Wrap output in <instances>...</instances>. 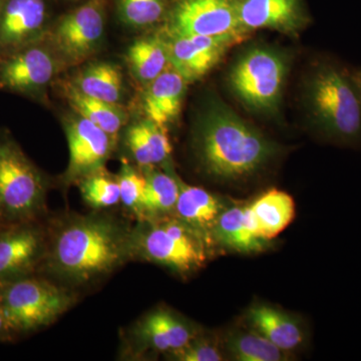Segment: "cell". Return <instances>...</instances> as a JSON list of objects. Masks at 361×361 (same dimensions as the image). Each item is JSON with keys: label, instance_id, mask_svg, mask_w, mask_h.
Here are the masks:
<instances>
[{"label": "cell", "instance_id": "6da1fadb", "mask_svg": "<svg viewBox=\"0 0 361 361\" xmlns=\"http://www.w3.org/2000/svg\"><path fill=\"white\" fill-rule=\"evenodd\" d=\"M106 211L47 216V251L37 274L80 293L133 261V226Z\"/></svg>", "mask_w": 361, "mask_h": 361}, {"label": "cell", "instance_id": "7a4b0ae2", "mask_svg": "<svg viewBox=\"0 0 361 361\" xmlns=\"http://www.w3.org/2000/svg\"><path fill=\"white\" fill-rule=\"evenodd\" d=\"M193 147L203 172L220 180L255 174L280 148L225 104L212 103L199 116Z\"/></svg>", "mask_w": 361, "mask_h": 361}, {"label": "cell", "instance_id": "3957f363", "mask_svg": "<svg viewBox=\"0 0 361 361\" xmlns=\"http://www.w3.org/2000/svg\"><path fill=\"white\" fill-rule=\"evenodd\" d=\"M306 99L313 125L325 137L343 145L361 142L358 73L334 61H322L308 78Z\"/></svg>", "mask_w": 361, "mask_h": 361}, {"label": "cell", "instance_id": "277c9868", "mask_svg": "<svg viewBox=\"0 0 361 361\" xmlns=\"http://www.w3.org/2000/svg\"><path fill=\"white\" fill-rule=\"evenodd\" d=\"M130 251L133 261L161 266L187 277L204 267L212 247L200 233L172 215L135 221Z\"/></svg>", "mask_w": 361, "mask_h": 361}, {"label": "cell", "instance_id": "5b68a950", "mask_svg": "<svg viewBox=\"0 0 361 361\" xmlns=\"http://www.w3.org/2000/svg\"><path fill=\"white\" fill-rule=\"evenodd\" d=\"M80 293L39 274L0 283V310L14 341L58 322Z\"/></svg>", "mask_w": 361, "mask_h": 361}, {"label": "cell", "instance_id": "8992f818", "mask_svg": "<svg viewBox=\"0 0 361 361\" xmlns=\"http://www.w3.org/2000/svg\"><path fill=\"white\" fill-rule=\"evenodd\" d=\"M51 182L7 130H0V220L26 222L47 217Z\"/></svg>", "mask_w": 361, "mask_h": 361}, {"label": "cell", "instance_id": "52a82bcc", "mask_svg": "<svg viewBox=\"0 0 361 361\" xmlns=\"http://www.w3.org/2000/svg\"><path fill=\"white\" fill-rule=\"evenodd\" d=\"M288 63L281 52L268 47L246 51L233 66L229 82L247 108L273 113L281 102Z\"/></svg>", "mask_w": 361, "mask_h": 361}, {"label": "cell", "instance_id": "ba28073f", "mask_svg": "<svg viewBox=\"0 0 361 361\" xmlns=\"http://www.w3.org/2000/svg\"><path fill=\"white\" fill-rule=\"evenodd\" d=\"M193 322L166 306H158L141 316L122 334L121 357L144 360L164 356L186 345L201 334Z\"/></svg>", "mask_w": 361, "mask_h": 361}, {"label": "cell", "instance_id": "9c48e42d", "mask_svg": "<svg viewBox=\"0 0 361 361\" xmlns=\"http://www.w3.org/2000/svg\"><path fill=\"white\" fill-rule=\"evenodd\" d=\"M106 4L84 0L51 25L45 39L63 65H80L99 51L106 30Z\"/></svg>", "mask_w": 361, "mask_h": 361}, {"label": "cell", "instance_id": "30bf717a", "mask_svg": "<svg viewBox=\"0 0 361 361\" xmlns=\"http://www.w3.org/2000/svg\"><path fill=\"white\" fill-rule=\"evenodd\" d=\"M63 66L47 39L0 59V90L42 101Z\"/></svg>", "mask_w": 361, "mask_h": 361}, {"label": "cell", "instance_id": "8fae6325", "mask_svg": "<svg viewBox=\"0 0 361 361\" xmlns=\"http://www.w3.org/2000/svg\"><path fill=\"white\" fill-rule=\"evenodd\" d=\"M239 0H174L167 18L169 35H204L238 40L246 35Z\"/></svg>", "mask_w": 361, "mask_h": 361}, {"label": "cell", "instance_id": "7c38bea8", "mask_svg": "<svg viewBox=\"0 0 361 361\" xmlns=\"http://www.w3.org/2000/svg\"><path fill=\"white\" fill-rule=\"evenodd\" d=\"M47 218L0 228V283L37 274L47 251Z\"/></svg>", "mask_w": 361, "mask_h": 361}, {"label": "cell", "instance_id": "4fadbf2b", "mask_svg": "<svg viewBox=\"0 0 361 361\" xmlns=\"http://www.w3.org/2000/svg\"><path fill=\"white\" fill-rule=\"evenodd\" d=\"M63 125L68 146V164L63 183L71 186L77 185L85 176L104 169L116 148V141L77 113L68 116Z\"/></svg>", "mask_w": 361, "mask_h": 361}, {"label": "cell", "instance_id": "5bb4252c", "mask_svg": "<svg viewBox=\"0 0 361 361\" xmlns=\"http://www.w3.org/2000/svg\"><path fill=\"white\" fill-rule=\"evenodd\" d=\"M51 25L49 0H2L0 59L45 39Z\"/></svg>", "mask_w": 361, "mask_h": 361}, {"label": "cell", "instance_id": "9a60e30c", "mask_svg": "<svg viewBox=\"0 0 361 361\" xmlns=\"http://www.w3.org/2000/svg\"><path fill=\"white\" fill-rule=\"evenodd\" d=\"M166 39L170 66L187 82L205 77L219 63L229 45L237 42L230 37L189 35H169Z\"/></svg>", "mask_w": 361, "mask_h": 361}, {"label": "cell", "instance_id": "2e32d148", "mask_svg": "<svg viewBox=\"0 0 361 361\" xmlns=\"http://www.w3.org/2000/svg\"><path fill=\"white\" fill-rule=\"evenodd\" d=\"M242 30H272L296 33L308 21L304 0H239Z\"/></svg>", "mask_w": 361, "mask_h": 361}, {"label": "cell", "instance_id": "e0dca14e", "mask_svg": "<svg viewBox=\"0 0 361 361\" xmlns=\"http://www.w3.org/2000/svg\"><path fill=\"white\" fill-rule=\"evenodd\" d=\"M211 242L213 248L220 247L239 254L259 253L270 245L258 234L249 205L228 206L216 221Z\"/></svg>", "mask_w": 361, "mask_h": 361}, {"label": "cell", "instance_id": "ac0fdd59", "mask_svg": "<svg viewBox=\"0 0 361 361\" xmlns=\"http://www.w3.org/2000/svg\"><path fill=\"white\" fill-rule=\"evenodd\" d=\"M187 84L177 71L169 66L146 85L142 97V110L146 118L163 128L174 123L182 110Z\"/></svg>", "mask_w": 361, "mask_h": 361}, {"label": "cell", "instance_id": "d6986e66", "mask_svg": "<svg viewBox=\"0 0 361 361\" xmlns=\"http://www.w3.org/2000/svg\"><path fill=\"white\" fill-rule=\"evenodd\" d=\"M179 188L174 216L200 233L213 249L211 232L216 221L229 205L217 195L204 188L188 185L180 178Z\"/></svg>", "mask_w": 361, "mask_h": 361}, {"label": "cell", "instance_id": "ffe728a7", "mask_svg": "<svg viewBox=\"0 0 361 361\" xmlns=\"http://www.w3.org/2000/svg\"><path fill=\"white\" fill-rule=\"evenodd\" d=\"M251 329L267 338L278 348L288 353L304 341V331L295 317L266 303H254L246 312Z\"/></svg>", "mask_w": 361, "mask_h": 361}, {"label": "cell", "instance_id": "44dd1931", "mask_svg": "<svg viewBox=\"0 0 361 361\" xmlns=\"http://www.w3.org/2000/svg\"><path fill=\"white\" fill-rule=\"evenodd\" d=\"M125 144L130 158L141 169L167 164L172 153L166 128L147 118L128 128Z\"/></svg>", "mask_w": 361, "mask_h": 361}, {"label": "cell", "instance_id": "7402d4cb", "mask_svg": "<svg viewBox=\"0 0 361 361\" xmlns=\"http://www.w3.org/2000/svg\"><path fill=\"white\" fill-rule=\"evenodd\" d=\"M146 176V187L135 221L155 220L174 215L179 196V177L174 171L142 169Z\"/></svg>", "mask_w": 361, "mask_h": 361}, {"label": "cell", "instance_id": "603a6c76", "mask_svg": "<svg viewBox=\"0 0 361 361\" xmlns=\"http://www.w3.org/2000/svg\"><path fill=\"white\" fill-rule=\"evenodd\" d=\"M258 234L272 241L291 224L295 217V202L281 190L271 189L249 204Z\"/></svg>", "mask_w": 361, "mask_h": 361}, {"label": "cell", "instance_id": "cb8c5ba5", "mask_svg": "<svg viewBox=\"0 0 361 361\" xmlns=\"http://www.w3.org/2000/svg\"><path fill=\"white\" fill-rule=\"evenodd\" d=\"M71 84L94 99L114 104L123 99V75L118 66L110 63H94L78 71Z\"/></svg>", "mask_w": 361, "mask_h": 361}, {"label": "cell", "instance_id": "d4e9b609", "mask_svg": "<svg viewBox=\"0 0 361 361\" xmlns=\"http://www.w3.org/2000/svg\"><path fill=\"white\" fill-rule=\"evenodd\" d=\"M127 61L135 80L149 84L170 66L167 39L149 35L135 40L128 49Z\"/></svg>", "mask_w": 361, "mask_h": 361}, {"label": "cell", "instance_id": "484cf974", "mask_svg": "<svg viewBox=\"0 0 361 361\" xmlns=\"http://www.w3.org/2000/svg\"><path fill=\"white\" fill-rule=\"evenodd\" d=\"M65 97L71 109L78 115L84 116L114 139L118 140V133L127 123V113L120 104L106 103L82 94L71 82L65 85Z\"/></svg>", "mask_w": 361, "mask_h": 361}, {"label": "cell", "instance_id": "4316f807", "mask_svg": "<svg viewBox=\"0 0 361 361\" xmlns=\"http://www.w3.org/2000/svg\"><path fill=\"white\" fill-rule=\"evenodd\" d=\"M225 351L237 361H284L288 355L255 330H236L225 339Z\"/></svg>", "mask_w": 361, "mask_h": 361}, {"label": "cell", "instance_id": "83f0119b", "mask_svg": "<svg viewBox=\"0 0 361 361\" xmlns=\"http://www.w3.org/2000/svg\"><path fill=\"white\" fill-rule=\"evenodd\" d=\"M77 186L82 200L92 210H110L121 205L118 177L111 175L106 168L85 176L78 180Z\"/></svg>", "mask_w": 361, "mask_h": 361}, {"label": "cell", "instance_id": "f1b7e54d", "mask_svg": "<svg viewBox=\"0 0 361 361\" xmlns=\"http://www.w3.org/2000/svg\"><path fill=\"white\" fill-rule=\"evenodd\" d=\"M174 0H115L120 20L130 27L144 30L167 18Z\"/></svg>", "mask_w": 361, "mask_h": 361}, {"label": "cell", "instance_id": "f546056e", "mask_svg": "<svg viewBox=\"0 0 361 361\" xmlns=\"http://www.w3.org/2000/svg\"><path fill=\"white\" fill-rule=\"evenodd\" d=\"M116 177L120 186L121 205L137 220L146 187L144 171L142 169L137 170L132 164L123 161L120 174Z\"/></svg>", "mask_w": 361, "mask_h": 361}, {"label": "cell", "instance_id": "4dcf8cb0", "mask_svg": "<svg viewBox=\"0 0 361 361\" xmlns=\"http://www.w3.org/2000/svg\"><path fill=\"white\" fill-rule=\"evenodd\" d=\"M173 361H221L224 355L217 342L204 334H199L186 345L165 356Z\"/></svg>", "mask_w": 361, "mask_h": 361}, {"label": "cell", "instance_id": "1f68e13d", "mask_svg": "<svg viewBox=\"0 0 361 361\" xmlns=\"http://www.w3.org/2000/svg\"><path fill=\"white\" fill-rule=\"evenodd\" d=\"M13 341V337L11 336V331H9L8 326H7L6 318H4L1 310H0V342H8Z\"/></svg>", "mask_w": 361, "mask_h": 361}, {"label": "cell", "instance_id": "d6a6232c", "mask_svg": "<svg viewBox=\"0 0 361 361\" xmlns=\"http://www.w3.org/2000/svg\"><path fill=\"white\" fill-rule=\"evenodd\" d=\"M66 1L78 2V1H84V0H66Z\"/></svg>", "mask_w": 361, "mask_h": 361}, {"label": "cell", "instance_id": "836d02e7", "mask_svg": "<svg viewBox=\"0 0 361 361\" xmlns=\"http://www.w3.org/2000/svg\"><path fill=\"white\" fill-rule=\"evenodd\" d=\"M4 224H6V223L2 222V221L0 220V228H1Z\"/></svg>", "mask_w": 361, "mask_h": 361}, {"label": "cell", "instance_id": "e575fe53", "mask_svg": "<svg viewBox=\"0 0 361 361\" xmlns=\"http://www.w3.org/2000/svg\"><path fill=\"white\" fill-rule=\"evenodd\" d=\"M358 78H360V85H361V71L360 73H358Z\"/></svg>", "mask_w": 361, "mask_h": 361}, {"label": "cell", "instance_id": "d590c367", "mask_svg": "<svg viewBox=\"0 0 361 361\" xmlns=\"http://www.w3.org/2000/svg\"><path fill=\"white\" fill-rule=\"evenodd\" d=\"M2 0H0V7H1Z\"/></svg>", "mask_w": 361, "mask_h": 361}]
</instances>
